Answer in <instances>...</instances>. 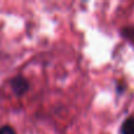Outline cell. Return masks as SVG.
<instances>
[{
  "label": "cell",
  "mask_w": 134,
  "mask_h": 134,
  "mask_svg": "<svg viewBox=\"0 0 134 134\" xmlns=\"http://www.w3.org/2000/svg\"><path fill=\"white\" fill-rule=\"evenodd\" d=\"M11 86H12V90H13L14 94L18 95V97H21V95L26 94L27 91L30 90V83H28L27 79L21 75H18L12 79Z\"/></svg>",
  "instance_id": "1"
},
{
  "label": "cell",
  "mask_w": 134,
  "mask_h": 134,
  "mask_svg": "<svg viewBox=\"0 0 134 134\" xmlns=\"http://www.w3.org/2000/svg\"><path fill=\"white\" fill-rule=\"evenodd\" d=\"M121 134H134V118H128L121 126Z\"/></svg>",
  "instance_id": "2"
},
{
  "label": "cell",
  "mask_w": 134,
  "mask_h": 134,
  "mask_svg": "<svg viewBox=\"0 0 134 134\" xmlns=\"http://www.w3.org/2000/svg\"><path fill=\"white\" fill-rule=\"evenodd\" d=\"M0 134H16V133H15V131L12 127H9V126H2V127L0 128Z\"/></svg>",
  "instance_id": "3"
}]
</instances>
